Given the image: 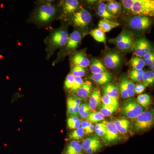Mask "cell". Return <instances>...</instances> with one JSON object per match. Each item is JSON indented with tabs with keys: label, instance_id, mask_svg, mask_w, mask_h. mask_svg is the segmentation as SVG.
Instances as JSON below:
<instances>
[{
	"label": "cell",
	"instance_id": "cell-1",
	"mask_svg": "<svg viewBox=\"0 0 154 154\" xmlns=\"http://www.w3.org/2000/svg\"><path fill=\"white\" fill-rule=\"evenodd\" d=\"M57 9L54 5L46 3L36 8L32 16V20L38 25H46L54 19Z\"/></svg>",
	"mask_w": 154,
	"mask_h": 154
},
{
	"label": "cell",
	"instance_id": "cell-2",
	"mask_svg": "<svg viewBox=\"0 0 154 154\" xmlns=\"http://www.w3.org/2000/svg\"><path fill=\"white\" fill-rule=\"evenodd\" d=\"M69 37L68 33L63 28L56 30L51 33L46 42L48 57L49 58L57 48L65 46Z\"/></svg>",
	"mask_w": 154,
	"mask_h": 154
},
{
	"label": "cell",
	"instance_id": "cell-3",
	"mask_svg": "<svg viewBox=\"0 0 154 154\" xmlns=\"http://www.w3.org/2000/svg\"><path fill=\"white\" fill-rule=\"evenodd\" d=\"M153 110L143 112L135 118L133 123V128L135 132L144 131L150 128L154 123Z\"/></svg>",
	"mask_w": 154,
	"mask_h": 154
},
{
	"label": "cell",
	"instance_id": "cell-4",
	"mask_svg": "<svg viewBox=\"0 0 154 154\" xmlns=\"http://www.w3.org/2000/svg\"><path fill=\"white\" fill-rule=\"evenodd\" d=\"M131 12L133 14L149 17L154 15L153 0H135Z\"/></svg>",
	"mask_w": 154,
	"mask_h": 154
},
{
	"label": "cell",
	"instance_id": "cell-5",
	"mask_svg": "<svg viewBox=\"0 0 154 154\" xmlns=\"http://www.w3.org/2000/svg\"><path fill=\"white\" fill-rule=\"evenodd\" d=\"M143 110V107L135 100L126 101L122 105V115L128 118L134 119L141 114Z\"/></svg>",
	"mask_w": 154,
	"mask_h": 154
},
{
	"label": "cell",
	"instance_id": "cell-6",
	"mask_svg": "<svg viewBox=\"0 0 154 154\" xmlns=\"http://www.w3.org/2000/svg\"><path fill=\"white\" fill-rule=\"evenodd\" d=\"M92 19L90 12L85 9L82 8L72 14V21L75 27L84 28L91 23Z\"/></svg>",
	"mask_w": 154,
	"mask_h": 154
},
{
	"label": "cell",
	"instance_id": "cell-7",
	"mask_svg": "<svg viewBox=\"0 0 154 154\" xmlns=\"http://www.w3.org/2000/svg\"><path fill=\"white\" fill-rule=\"evenodd\" d=\"M152 24L150 17L136 15L130 19L129 25L134 30H145L148 29Z\"/></svg>",
	"mask_w": 154,
	"mask_h": 154
},
{
	"label": "cell",
	"instance_id": "cell-8",
	"mask_svg": "<svg viewBox=\"0 0 154 154\" xmlns=\"http://www.w3.org/2000/svg\"><path fill=\"white\" fill-rule=\"evenodd\" d=\"M134 54L135 56L143 57L144 56L151 51L150 45L146 39L144 38H140L136 40L134 44Z\"/></svg>",
	"mask_w": 154,
	"mask_h": 154
},
{
	"label": "cell",
	"instance_id": "cell-9",
	"mask_svg": "<svg viewBox=\"0 0 154 154\" xmlns=\"http://www.w3.org/2000/svg\"><path fill=\"white\" fill-rule=\"evenodd\" d=\"M105 133L103 137L107 142H114L118 140L119 132L113 122L104 121Z\"/></svg>",
	"mask_w": 154,
	"mask_h": 154
},
{
	"label": "cell",
	"instance_id": "cell-10",
	"mask_svg": "<svg viewBox=\"0 0 154 154\" xmlns=\"http://www.w3.org/2000/svg\"><path fill=\"white\" fill-rule=\"evenodd\" d=\"M121 56L117 53H108L104 57V65L107 68L116 69L121 64Z\"/></svg>",
	"mask_w": 154,
	"mask_h": 154
},
{
	"label": "cell",
	"instance_id": "cell-11",
	"mask_svg": "<svg viewBox=\"0 0 154 154\" xmlns=\"http://www.w3.org/2000/svg\"><path fill=\"white\" fill-rule=\"evenodd\" d=\"M82 36L79 31L75 30L69 36L68 40L66 45L67 52H70L76 49L82 40Z\"/></svg>",
	"mask_w": 154,
	"mask_h": 154
},
{
	"label": "cell",
	"instance_id": "cell-12",
	"mask_svg": "<svg viewBox=\"0 0 154 154\" xmlns=\"http://www.w3.org/2000/svg\"><path fill=\"white\" fill-rule=\"evenodd\" d=\"M71 60L74 66H81L84 68L87 67L91 64L90 60L85 54L81 52L74 54L72 56Z\"/></svg>",
	"mask_w": 154,
	"mask_h": 154
},
{
	"label": "cell",
	"instance_id": "cell-13",
	"mask_svg": "<svg viewBox=\"0 0 154 154\" xmlns=\"http://www.w3.org/2000/svg\"><path fill=\"white\" fill-rule=\"evenodd\" d=\"M91 79L96 84L102 85L110 82L113 79V76L110 73L107 71L93 74Z\"/></svg>",
	"mask_w": 154,
	"mask_h": 154
},
{
	"label": "cell",
	"instance_id": "cell-14",
	"mask_svg": "<svg viewBox=\"0 0 154 154\" xmlns=\"http://www.w3.org/2000/svg\"><path fill=\"white\" fill-rule=\"evenodd\" d=\"M92 89L91 83L89 82H85L82 87L76 91V96L82 100H86L90 96Z\"/></svg>",
	"mask_w": 154,
	"mask_h": 154
},
{
	"label": "cell",
	"instance_id": "cell-15",
	"mask_svg": "<svg viewBox=\"0 0 154 154\" xmlns=\"http://www.w3.org/2000/svg\"><path fill=\"white\" fill-rule=\"evenodd\" d=\"M101 95L99 89H95L92 92L90 97L89 106L92 111H95L101 105Z\"/></svg>",
	"mask_w": 154,
	"mask_h": 154
},
{
	"label": "cell",
	"instance_id": "cell-16",
	"mask_svg": "<svg viewBox=\"0 0 154 154\" xmlns=\"http://www.w3.org/2000/svg\"><path fill=\"white\" fill-rule=\"evenodd\" d=\"M120 24L118 22H113L108 19H103L99 21L98 24V28L105 33L109 32L113 28H116Z\"/></svg>",
	"mask_w": 154,
	"mask_h": 154
},
{
	"label": "cell",
	"instance_id": "cell-17",
	"mask_svg": "<svg viewBox=\"0 0 154 154\" xmlns=\"http://www.w3.org/2000/svg\"><path fill=\"white\" fill-rule=\"evenodd\" d=\"M79 2L77 0H67L64 2L63 11L65 15H72L76 12Z\"/></svg>",
	"mask_w": 154,
	"mask_h": 154
},
{
	"label": "cell",
	"instance_id": "cell-18",
	"mask_svg": "<svg viewBox=\"0 0 154 154\" xmlns=\"http://www.w3.org/2000/svg\"><path fill=\"white\" fill-rule=\"evenodd\" d=\"M113 123L118 132L121 134H125L129 130L130 122L127 119H116Z\"/></svg>",
	"mask_w": 154,
	"mask_h": 154
},
{
	"label": "cell",
	"instance_id": "cell-19",
	"mask_svg": "<svg viewBox=\"0 0 154 154\" xmlns=\"http://www.w3.org/2000/svg\"><path fill=\"white\" fill-rule=\"evenodd\" d=\"M90 70L93 74L107 71V69L104 64L101 61L97 59L92 60L90 65Z\"/></svg>",
	"mask_w": 154,
	"mask_h": 154
},
{
	"label": "cell",
	"instance_id": "cell-20",
	"mask_svg": "<svg viewBox=\"0 0 154 154\" xmlns=\"http://www.w3.org/2000/svg\"><path fill=\"white\" fill-rule=\"evenodd\" d=\"M116 46L122 51H128L133 47L134 44L132 35H130L122 41L116 43Z\"/></svg>",
	"mask_w": 154,
	"mask_h": 154
},
{
	"label": "cell",
	"instance_id": "cell-21",
	"mask_svg": "<svg viewBox=\"0 0 154 154\" xmlns=\"http://www.w3.org/2000/svg\"><path fill=\"white\" fill-rule=\"evenodd\" d=\"M98 145H102L101 141L98 137L95 136L91 137L84 140L82 144V147L83 149L86 151L90 148Z\"/></svg>",
	"mask_w": 154,
	"mask_h": 154
},
{
	"label": "cell",
	"instance_id": "cell-22",
	"mask_svg": "<svg viewBox=\"0 0 154 154\" xmlns=\"http://www.w3.org/2000/svg\"><path fill=\"white\" fill-rule=\"evenodd\" d=\"M97 14L99 17L104 19L110 20L113 18V15L110 14V12L107 10V5L104 2L99 3L98 5Z\"/></svg>",
	"mask_w": 154,
	"mask_h": 154
},
{
	"label": "cell",
	"instance_id": "cell-23",
	"mask_svg": "<svg viewBox=\"0 0 154 154\" xmlns=\"http://www.w3.org/2000/svg\"><path fill=\"white\" fill-rule=\"evenodd\" d=\"M90 34L93 38L98 42L104 43L106 42L105 33L99 28H96L91 30L90 32Z\"/></svg>",
	"mask_w": 154,
	"mask_h": 154
},
{
	"label": "cell",
	"instance_id": "cell-24",
	"mask_svg": "<svg viewBox=\"0 0 154 154\" xmlns=\"http://www.w3.org/2000/svg\"><path fill=\"white\" fill-rule=\"evenodd\" d=\"M104 94L118 99V90L114 84H108L103 88Z\"/></svg>",
	"mask_w": 154,
	"mask_h": 154
},
{
	"label": "cell",
	"instance_id": "cell-25",
	"mask_svg": "<svg viewBox=\"0 0 154 154\" xmlns=\"http://www.w3.org/2000/svg\"><path fill=\"white\" fill-rule=\"evenodd\" d=\"M101 101L103 102V104L112 106L116 109H118L119 106L117 98L111 97L105 94H104L101 98Z\"/></svg>",
	"mask_w": 154,
	"mask_h": 154
},
{
	"label": "cell",
	"instance_id": "cell-26",
	"mask_svg": "<svg viewBox=\"0 0 154 154\" xmlns=\"http://www.w3.org/2000/svg\"><path fill=\"white\" fill-rule=\"evenodd\" d=\"M130 65L133 69L135 70L143 69L145 66L143 59L135 56L131 58L130 61Z\"/></svg>",
	"mask_w": 154,
	"mask_h": 154
},
{
	"label": "cell",
	"instance_id": "cell-27",
	"mask_svg": "<svg viewBox=\"0 0 154 154\" xmlns=\"http://www.w3.org/2000/svg\"><path fill=\"white\" fill-rule=\"evenodd\" d=\"M142 81L143 85L146 87L152 85L154 82V72L150 71L144 72Z\"/></svg>",
	"mask_w": 154,
	"mask_h": 154
},
{
	"label": "cell",
	"instance_id": "cell-28",
	"mask_svg": "<svg viewBox=\"0 0 154 154\" xmlns=\"http://www.w3.org/2000/svg\"><path fill=\"white\" fill-rule=\"evenodd\" d=\"M106 5L107 10L113 16L118 14L121 9L120 3L116 1H110Z\"/></svg>",
	"mask_w": 154,
	"mask_h": 154
},
{
	"label": "cell",
	"instance_id": "cell-29",
	"mask_svg": "<svg viewBox=\"0 0 154 154\" xmlns=\"http://www.w3.org/2000/svg\"><path fill=\"white\" fill-rule=\"evenodd\" d=\"M137 102L142 107L147 108L151 103V99L150 96L148 94H141L138 96Z\"/></svg>",
	"mask_w": 154,
	"mask_h": 154
},
{
	"label": "cell",
	"instance_id": "cell-30",
	"mask_svg": "<svg viewBox=\"0 0 154 154\" xmlns=\"http://www.w3.org/2000/svg\"><path fill=\"white\" fill-rule=\"evenodd\" d=\"M81 120L75 116H72L67 120L68 126L70 129H77L81 126Z\"/></svg>",
	"mask_w": 154,
	"mask_h": 154
},
{
	"label": "cell",
	"instance_id": "cell-31",
	"mask_svg": "<svg viewBox=\"0 0 154 154\" xmlns=\"http://www.w3.org/2000/svg\"><path fill=\"white\" fill-rule=\"evenodd\" d=\"M144 70L132 69L129 72V75L130 79L134 82H139L142 80Z\"/></svg>",
	"mask_w": 154,
	"mask_h": 154
},
{
	"label": "cell",
	"instance_id": "cell-32",
	"mask_svg": "<svg viewBox=\"0 0 154 154\" xmlns=\"http://www.w3.org/2000/svg\"><path fill=\"white\" fill-rule=\"evenodd\" d=\"M116 110L117 109L116 108L112 106L105 105L102 103L100 112L104 116H109L112 115Z\"/></svg>",
	"mask_w": 154,
	"mask_h": 154
},
{
	"label": "cell",
	"instance_id": "cell-33",
	"mask_svg": "<svg viewBox=\"0 0 154 154\" xmlns=\"http://www.w3.org/2000/svg\"><path fill=\"white\" fill-rule=\"evenodd\" d=\"M88 118L91 123H95L102 121L104 119V116L100 112H92L89 113Z\"/></svg>",
	"mask_w": 154,
	"mask_h": 154
},
{
	"label": "cell",
	"instance_id": "cell-34",
	"mask_svg": "<svg viewBox=\"0 0 154 154\" xmlns=\"http://www.w3.org/2000/svg\"><path fill=\"white\" fill-rule=\"evenodd\" d=\"M86 69L84 68L77 66H75L71 70V74L74 76L82 77L84 76L86 74Z\"/></svg>",
	"mask_w": 154,
	"mask_h": 154
},
{
	"label": "cell",
	"instance_id": "cell-35",
	"mask_svg": "<svg viewBox=\"0 0 154 154\" xmlns=\"http://www.w3.org/2000/svg\"><path fill=\"white\" fill-rule=\"evenodd\" d=\"M119 89L121 97L123 99L128 98V92L125 78H122L120 81L119 84Z\"/></svg>",
	"mask_w": 154,
	"mask_h": 154
},
{
	"label": "cell",
	"instance_id": "cell-36",
	"mask_svg": "<svg viewBox=\"0 0 154 154\" xmlns=\"http://www.w3.org/2000/svg\"><path fill=\"white\" fill-rule=\"evenodd\" d=\"M85 134V131L82 127H80L70 134V138L79 140L82 138Z\"/></svg>",
	"mask_w": 154,
	"mask_h": 154
},
{
	"label": "cell",
	"instance_id": "cell-37",
	"mask_svg": "<svg viewBox=\"0 0 154 154\" xmlns=\"http://www.w3.org/2000/svg\"><path fill=\"white\" fill-rule=\"evenodd\" d=\"M125 80L128 92V98H131L134 95L135 84L126 78H125Z\"/></svg>",
	"mask_w": 154,
	"mask_h": 154
},
{
	"label": "cell",
	"instance_id": "cell-38",
	"mask_svg": "<svg viewBox=\"0 0 154 154\" xmlns=\"http://www.w3.org/2000/svg\"><path fill=\"white\" fill-rule=\"evenodd\" d=\"M75 82V76L71 74H69L66 78L64 87L66 90H71Z\"/></svg>",
	"mask_w": 154,
	"mask_h": 154
},
{
	"label": "cell",
	"instance_id": "cell-39",
	"mask_svg": "<svg viewBox=\"0 0 154 154\" xmlns=\"http://www.w3.org/2000/svg\"><path fill=\"white\" fill-rule=\"evenodd\" d=\"M67 105H70L73 108L74 110V116H77L79 113V109L80 105H78L76 103L74 97H70L67 100Z\"/></svg>",
	"mask_w": 154,
	"mask_h": 154
},
{
	"label": "cell",
	"instance_id": "cell-40",
	"mask_svg": "<svg viewBox=\"0 0 154 154\" xmlns=\"http://www.w3.org/2000/svg\"><path fill=\"white\" fill-rule=\"evenodd\" d=\"M83 83H84V82H83V80L82 78L79 77H75L74 83L73 86L71 91L72 92H75L77 90H79L82 87Z\"/></svg>",
	"mask_w": 154,
	"mask_h": 154
},
{
	"label": "cell",
	"instance_id": "cell-41",
	"mask_svg": "<svg viewBox=\"0 0 154 154\" xmlns=\"http://www.w3.org/2000/svg\"><path fill=\"white\" fill-rule=\"evenodd\" d=\"M135 0H123L122 1V6L125 11H131L134 4Z\"/></svg>",
	"mask_w": 154,
	"mask_h": 154
},
{
	"label": "cell",
	"instance_id": "cell-42",
	"mask_svg": "<svg viewBox=\"0 0 154 154\" xmlns=\"http://www.w3.org/2000/svg\"><path fill=\"white\" fill-rule=\"evenodd\" d=\"M130 35L131 34H129V33H127V32L125 31V32L122 33L120 35H119L116 38H114V39H111L110 41H111V42L116 44V43H118V42H120L122 41V40H123L125 38H127L128 36H130Z\"/></svg>",
	"mask_w": 154,
	"mask_h": 154
},
{
	"label": "cell",
	"instance_id": "cell-43",
	"mask_svg": "<svg viewBox=\"0 0 154 154\" xmlns=\"http://www.w3.org/2000/svg\"><path fill=\"white\" fill-rule=\"evenodd\" d=\"M82 147L81 145L78 144L76 146L72 148H67L66 154H79L82 151Z\"/></svg>",
	"mask_w": 154,
	"mask_h": 154
},
{
	"label": "cell",
	"instance_id": "cell-44",
	"mask_svg": "<svg viewBox=\"0 0 154 154\" xmlns=\"http://www.w3.org/2000/svg\"><path fill=\"white\" fill-rule=\"evenodd\" d=\"M146 86L143 84H137L135 85L134 93L137 94H140L145 90Z\"/></svg>",
	"mask_w": 154,
	"mask_h": 154
},
{
	"label": "cell",
	"instance_id": "cell-45",
	"mask_svg": "<svg viewBox=\"0 0 154 154\" xmlns=\"http://www.w3.org/2000/svg\"><path fill=\"white\" fill-rule=\"evenodd\" d=\"M102 145H98L94 146L86 150V153L88 154H93L96 152L98 149L101 147Z\"/></svg>",
	"mask_w": 154,
	"mask_h": 154
},
{
	"label": "cell",
	"instance_id": "cell-46",
	"mask_svg": "<svg viewBox=\"0 0 154 154\" xmlns=\"http://www.w3.org/2000/svg\"><path fill=\"white\" fill-rule=\"evenodd\" d=\"M89 109H90V108L89 105L86 104V103L82 104L80 106L79 109V114L81 115L83 112H85L86 110H89Z\"/></svg>",
	"mask_w": 154,
	"mask_h": 154
},
{
	"label": "cell",
	"instance_id": "cell-47",
	"mask_svg": "<svg viewBox=\"0 0 154 154\" xmlns=\"http://www.w3.org/2000/svg\"><path fill=\"white\" fill-rule=\"evenodd\" d=\"M92 125L90 122H88L86 121H83L81 123V125L82 127V128L85 131L87 128L89 127V126H91Z\"/></svg>",
	"mask_w": 154,
	"mask_h": 154
},
{
	"label": "cell",
	"instance_id": "cell-48",
	"mask_svg": "<svg viewBox=\"0 0 154 154\" xmlns=\"http://www.w3.org/2000/svg\"><path fill=\"white\" fill-rule=\"evenodd\" d=\"M143 60L149 59L151 58L154 57V54L152 51L149 52L144 56Z\"/></svg>",
	"mask_w": 154,
	"mask_h": 154
},
{
	"label": "cell",
	"instance_id": "cell-49",
	"mask_svg": "<svg viewBox=\"0 0 154 154\" xmlns=\"http://www.w3.org/2000/svg\"><path fill=\"white\" fill-rule=\"evenodd\" d=\"M154 57L151 58L149 59L146 60H144L145 65L146 66H151L152 64L154 63Z\"/></svg>",
	"mask_w": 154,
	"mask_h": 154
},
{
	"label": "cell",
	"instance_id": "cell-50",
	"mask_svg": "<svg viewBox=\"0 0 154 154\" xmlns=\"http://www.w3.org/2000/svg\"><path fill=\"white\" fill-rule=\"evenodd\" d=\"M94 126L93 125H91V126L89 127L85 131V134H88L92 133L94 132Z\"/></svg>",
	"mask_w": 154,
	"mask_h": 154
},
{
	"label": "cell",
	"instance_id": "cell-51",
	"mask_svg": "<svg viewBox=\"0 0 154 154\" xmlns=\"http://www.w3.org/2000/svg\"><path fill=\"white\" fill-rule=\"evenodd\" d=\"M78 144H79V142L75 140L72 141L70 144L68 146L67 148H72L76 146Z\"/></svg>",
	"mask_w": 154,
	"mask_h": 154
},
{
	"label": "cell",
	"instance_id": "cell-52",
	"mask_svg": "<svg viewBox=\"0 0 154 154\" xmlns=\"http://www.w3.org/2000/svg\"><path fill=\"white\" fill-rule=\"evenodd\" d=\"M90 110H91L89 109V110H86V111H85V112H83V113L80 115L81 116V117L84 119L88 118Z\"/></svg>",
	"mask_w": 154,
	"mask_h": 154
},
{
	"label": "cell",
	"instance_id": "cell-53",
	"mask_svg": "<svg viewBox=\"0 0 154 154\" xmlns=\"http://www.w3.org/2000/svg\"><path fill=\"white\" fill-rule=\"evenodd\" d=\"M154 63L152 64L151 65V69L152 71L154 72Z\"/></svg>",
	"mask_w": 154,
	"mask_h": 154
},
{
	"label": "cell",
	"instance_id": "cell-54",
	"mask_svg": "<svg viewBox=\"0 0 154 154\" xmlns=\"http://www.w3.org/2000/svg\"></svg>",
	"mask_w": 154,
	"mask_h": 154
}]
</instances>
